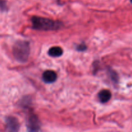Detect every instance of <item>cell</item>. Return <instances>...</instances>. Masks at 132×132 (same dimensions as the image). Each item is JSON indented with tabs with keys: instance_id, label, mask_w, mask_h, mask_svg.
Masks as SVG:
<instances>
[{
	"instance_id": "277c9868",
	"label": "cell",
	"mask_w": 132,
	"mask_h": 132,
	"mask_svg": "<svg viewBox=\"0 0 132 132\" xmlns=\"http://www.w3.org/2000/svg\"><path fill=\"white\" fill-rule=\"evenodd\" d=\"M6 130L9 131H18L19 129V123L15 117L9 116L5 119Z\"/></svg>"
},
{
	"instance_id": "ba28073f",
	"label": "cell",
	"mask_w": 132,
	"mask_h": 132,
	"mask_svg": "<svg viewBox=\"0 0 132 132\" xmlns=\"http://www.w3.org/2000/svg\"><path fill=\"white\" fill-rule=\"evenodd\" d=\"M0 10L4 12L7 10V6H6V2L5 0H0Z\"/></svg>"
},
{
	"instance_id": "5b68a950",
	"label": "cell",
	"mask_w": 132,
	"mask_h": 132,
	"mask_svg": "<svg viewBox=\"0 0 132 132\" xmlns=\"http://www.w3.org/2000/svg\"><path fill=\"white\" fill-rule=\"evenodd\" d=\"M43 79L46 83H53L57 79V74L54 71L46 70L43 74Z\"/></svg>"
},
{
	"instance_id": "9c48e42d",
	"label": "cell",
	"mask_w": 132,
	"mask_h": 132,
	"mask_svg": "<svg viewBox=\"0 0 132 132\" xmlns=\"http://www.w3.org/2000/svg\"><path fill=\"white\" fill-rule=\"evenodd\" d=\"M76 49H77V50H78V51H84V50H85L86 49V46L85 45H84V44H81V45H78V46L76 47Z\"/></svg>"
},
{
	"instance_id": "52a82bcc",
	"label": "cell",
	"mask_w": 132,
	"mask_h": 132,
	"mask_svg": "<svg viewBox=\"0 0 132 132\" xmlns=\"http://www.w3.org/2000/svg\"><path fill=\"white\" fill-rule=\"evenodd\" d=\"M63 53V49L59 46H54L49 49L48 54L52 57H57L61 56Z\"/></svg>"
},
{
	"instance_id": "3957f363",
	"label": "cell",
	"mask_w": 132,
	"mask_h": 132,
	"mask_svg": "<svg viewBox=\"0 0 132 132\" xmlns=\"http://www.w3.org/2000/svg\"><path fill=\"white\" fill-rule=\"evenodd\" d=\"M27 127L29 131H39L41 127V124L37 116L32 114L28 117L27 120Z\"/></svg>"
},
{
	"instance_id": "30bf717a",
	"label": "cell",
	"mask_w": 132,
	"mask_h": 132,
	"mask_svg": "<svg viewBox=\"0 0 132 132\" xmlns=\"http://www.w3.org/2000/svg\"><path fill=\"white\" fill-rule=\"evenodd\" d=\"M130 1H131V3H132V0H130Z\"/></svg>"
},
{
	"instance_id": "7a4b0ae2",
	"label": "cell",
	"mask_w": 132,
	"mask_h": 132,
	"mask_svg": "<svg viewBox=\"0 0 132 132\" xmlns=\"http://www.w3.org/2000/svg\"><path fill=\"white\" fill-rule=\"evenodd\" d=\"M12 53L14 58L19 63L27 61L30 55V44L27 41H18L13 46Z\"/></svg>"
},
{
	"instance_id": "8992f818",
	"label": "cell",
	"mask_w": 132,
	"mask_h": 132,
	"mask_svg": "<svg viewBox=\"0 0 132 132\" xmlns=\"http://www.w3.org/2000/svg\"><path fill=\"white\" fill-rule=\"evenodd\" d=\"M98 97L101 103H106L110 101L112 97V94L110 91L108 90H101L98 94Z\"/></svg>"
},
{
	"instance_id": "6da1fadb",
	"label": "cell",
	"mask_w": 132,
	"mask_h": 132,
	"mask_svg": "<svg viewBox=\"0 0 132 132\" xmlns=\"http://www.w3.org/2000/svg\"><path fill=\"white\" fill-rule=\"evenodd\" d=\"M33 28L38 30H55L61 28L62 23L47 18L34 16L31 19Z\"/></svg>"
}]
</instances>
